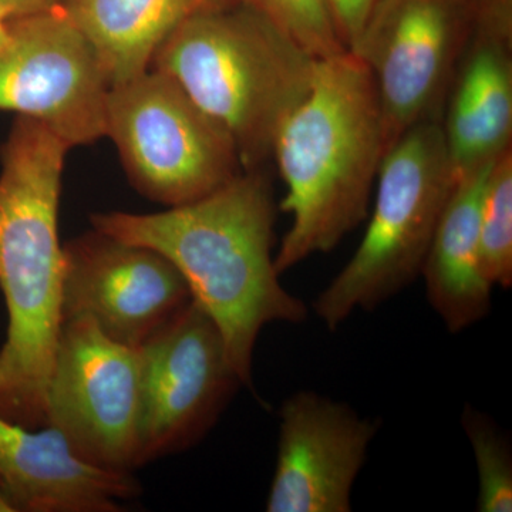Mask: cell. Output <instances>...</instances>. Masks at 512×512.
<instances>
[{"mask_svg":"<svg viewBox=\"0 0 512 512\" xmlns=\"http://www.w3.org/2000/svg\"><path fill=\"white\" fill-rule=\"evenodd\" d=\"M274 191L264 168L242 171L224 187L157 214L103 212L93 229L154 249L183 275L191 301L220 330L229 366L252 386L259 333L269 323L308 319L302 299L286 291L275 268Z\"/></svg>","mask_w":512,"mask_h":512,"instance_id":"1","label":"cell"},{"mask_svg":"<svg viewBox=\"0 0 512 512\" xmlns=\"http://www.w3.org/2000/svg\"><path fill=\"white\" fill-rule=\"evenodd\" d=\"M69 144L16 117L0 150V291L8 332L0 348V417L47 426V387L62 329L59 207Z\"/></svg>","mask_w":512,"mask_h":512,"instance_id":"2","label":"cell"},{"mask_svg":"<svg viewBox=\"0 0 512 512\" xmlns=\"http://www.w3.org/2000/svg\"><path fill=\"white\" fill-rule=\"evenodd\" d=\"M382 110L375 80L352 52L316 60L311 89L272 147L291 227L275 255L279 275L326 254L369 217L382 164Z\"/></svg>","mask_w":512,"mask_h":512,"instance_id":"3","label":"cell"},{"mask_svg":"<svg viewBox=\"0 0 512 512\" xmlns=\"http://www.w3.org/2000/svg\"><path fill=\"white\" fill-rule=\"evenodd\" d=\"M316 59L244 3L207 10L158 47L167 74L234 144L244 171L272 158L279 127L311 89Z\"/></svg>","mask_w":512,"mask_h":512,"instance_id":"4","label":"cell"},{"mask_svg":"<svg viewBox=\"0 0 512 512\" xmlns=\"http://www.w3.org/2000/svg\"><path fill=\"white\" fill-rule=\"evenodd\" d=\"M375 204L348 264L312 303L329 330L370 312L420 278L431 239L456 185L439 121L417 124L384 154Z\"/></svg>","mask_w":512,"mask_h":512,"instance_id":"5","label":"cell"},{"mask_svg":"<svg viewBox=\"0 0 512 512\" xmlns=\"http://www.w3.org/2000/svg\"><path fill=\"white\" fill-rule=\"evenodd\" d=\"M106 136L137 191L167 207L201 200L244 171L231 138L158 70L110 87Z\"/></svg>","mask_w":512,"mask_h":512,"instance_id":"6","label":"cell"},{"mask_svg":"<svg viewBox=\"0 0 512 512\" xmlns=\"http://www.w3.org/2000/svg\"><path fill=\"white\" fill-rule=\"evenodd\" d=\"M476 6V0H379L349 47L375 80L386 153L417 124L440 123Z\"/></svg>","mask_w":512,"mask_h":512,"instance_id":"7","label":"cell"},{"mask_svg":"<svg viewBox=\"0 0 512 512\" xmlns=\"http://www.w3.org/2000/svg\"><path fill=\"white\" fill-rule=\"evenodd\" d=\"M143 355L107 338L89 319L64 320L47 387V426L86 463L138 467Z\"/></svg>","mask_w":512,"mask_h":512,"instance_id":"8","label":"cell"},{"mask_svg":"<svg viewBox=\"0 0 512 512\" xmlns=\"http://www.w3.org/2000/svg\"><path fill=\"white\" fill-rule=\"evenodd\" d=\"M110 80L62 5L10 20L0 47V111L42 123L70 147L106 137Z\"/></svg>","mask_w":512,"mask_h":512,"instance_id":"9","label":"cell"},{"mask_svg":"<svg viewBox=\"0 0 512 512\" xmlns=\"http://www.w3.org/2000/svg\"><path fill=\"white\" fill-rule=\"evenodd\" d=\"M138 467L197 443L239 382L220 330L194 301L141 346Z\"/></svg>","mask_w":512,"mask_h":512,"instance_id":"10","label":"cell"},{"mask_svg":"<svg viewBox=\"0 0 512 512\" xmlns=\"http://www.w3.org/2000/svg\"><path fill=\"white\" fill-rule=\"evenodd\" d=\"M191 301L183 275L154 249L93 229L63 245L62 319H89L141 348Z\"/></svg>","mask_w":512,"mask_h":512,"instance_id":"11","label":"cell"},{"mask_svg":"<svg viewBox=\"0 0 512 512\" xmlns=\"http://www.w3.org/2000/svg\"><path fill=\"white\" fill-rule=\"evenodd\" d=\"M379 423L316 392L292 394L279 410L268 512H350L352 490Z\"/></svg>","mask_w":512,"mask_h":512,"instance_id":"12","label":"cell"},{"mask_svg":"<svg viewBox=\"0 0 512 512\" xmlns=\"http://www.w3.org/2000/svg\"><path fill=\"white\" fill-rule=\"evenodd\" d=\"M456 181L512 141V0H477L440 120Z\"/></svg>","mask_w":512,"mask_h":512,"instance_id":"13","label":"cell"},{"mask_svg":"<svg viewBox=\"0 0 512 512\" xmlns=\"http://www.w3.org/2000/svg\"><path fill=\"white\" fill-rule=\"evenodd\" d=\"M140 493L130 473L86 463L55 427L0 417V497L10 512H116Z\"/></svg>","mask_w":512,"mask_h":512,"instance_id":"14","label":"cell"},{"mask_svg":"<svg viewBox=\"0 0 512 512\" xmlns=\"http://www.w3.org/2000/svg\"><path fill=\"white\" fill-rule=\"evenodd\" d=\"M491 163L456 181L421 269L430 306L450 333L471 328L491 309L493 286L480 259L481 202Z\"/></svg>","mask_w":512,"mask_h":512,"instance_id":"15","label":"cell"},{"mask_svg":"<svg viewBox=\"0 0 512 512\" xmlns=\"http://www.w3.org/2000/svg\"><path fill=\"white\" fill-rule=\"evenodd\" d=\"M238 0H60L111 86L147 72L158 47L194 16Z\"/></svg>","mask_w":512,"mask_h":512,"instance_id":"16","label":"cell"},{"mask_svg":"<svg viewBox=\"0 0 512 512\" xmlns=\"http://www.w3.org/2000/svg\"><path fill=\"white\" fill-rule=\"evenodd\" d=\"M481 271L491 286H512V147L494 158L480 214Z\"/></svg>","mask_w":512,"mask_h":512,"instance_id":"17","label":"cell"},{"mask_svg":"<svg viewBox=\"0 0 512 512\" xmlns=\"http://www.w3.org/2000/svg\"><path fill=\"white\" fill-rule=\"evenodd\" d=\"M464 431L473 448L478 473L477 510L512 511V451L510 440L490 417L466 406Z\"/></svg>","mask_w":512,"mask_h":512,"instance_id":"18","label":"cell"},{"mask_svg":"<svg viewBox=\"0 0 512 512\" xmlns=\"http://www.w3.org/2000/svg\"><path fill=\"white\" fill-rule=\"evenodd\" d=\"M291 37L313 59L346 52L326 0H238Z\"/></svg>","mask_w":512,"mask_h":512,"instance_id":"19","label":"cell"},{"mask_svg":"<svg viewBox=\"0 0 512 512\" xmlns=\"http://www.w3.org/2000/svg\"><path fill=\"white\" fill-rule=\"evenodd\" d=\"M340 39L349 47L365 28L379 0H326Z\"/></svg>","mask_w":512,"mask_h":512,"instance_id":"20","label":"cell"},{"mask_svg":"<svg viewBox=\"0 0 512 512\" xmlns=\"http://www.w3.org/2000/svg\"><path fill=\"white\" fill-rule=\"evenodd\" d=\"M60 5V0H0V8L10 13L12 18L45 12Z\"/></svg>","mask_w":512,"mask_h":512,"instance_id":"21","label":"cell"},{"mask_svg":"<svg viewBox=\"0 0 512 512\" xmlns=\"http://www.w3.org/2000/svg\"><path fill=\"white\" fill-rule=\"evenodd\" d=\"M9 12L0 8V47L8 43L10 37V20H12Z\"/></svg>","mask_w":512,"mask_h":512,"instance_id":"22","label":"cell"},{"mask_svg":"<svg viewBox=\"0 0 512 512\" xmlns=\"http://www.w3.org/2000/svg\"><path fill=\"white\" fill-rule=\"evenodd\" d=\"M0 512H10L8 505H6L2 497H0Z\"/></svg>","mask_w":512,"mask_h":512,"instance_id":"23","label":"cell"}]
</instances>
